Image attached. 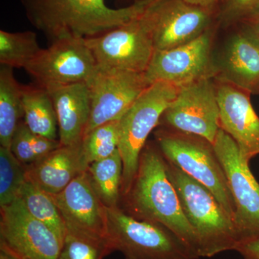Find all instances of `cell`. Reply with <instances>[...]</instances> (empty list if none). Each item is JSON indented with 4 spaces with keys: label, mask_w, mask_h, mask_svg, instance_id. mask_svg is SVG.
Wrapping results in <instances>:
<instances>
[{
    "label": "cell",
    "mask_w": 259,
    "mask_h": 259,
    "mask_svg": "<svg viewBox=\"0 0 259 259\" xmlns=\"http://www.w3.org/2000/svg\"><path fill=\"white\" fill-rule=\"evenodd\" d=\"M0 209V249L18 259H59L63 241L32 217L21 199Z\"/></svg>",
    "instance_id": "obj_11"
},
{
    "label": "cell",
    "mask_w": 259,
    "mask_h": 259,
    "mask_svg": "<svg viewBox=\"0 0 259 259\" xmlns=\"http://www.w3.org/2000/svg\"><path fill=\"white\" fill-rule=\"evenodd\" d=\"M87 83L91 113L84 136L102 124L120 119L149 86L144 73L98 66Z\"/></svg>",
    "instance_id": "obj_12"
},
{
    "label": "cell",
    "mask_w": 259,
    "mask_h": 259,
    "mask_svg": "<svg viewBox=\"0 0 259 259\" xmlns=\"http://www.w3.org/2000/svg\"><path fill=\"white\" fill-rule=\"evenodd\" d=\"M214 77L259 95V46L241 28L213 56Z\"/></svg>",
    "instance_id": "obj_17"
},
{
    "label": "cell",
    "mask_w": 259,
    "mask_h": 259,
    "mask_svg": "<svg viewBox=\"0 0 259 259\" xmlns=\"http://www.w3.org/2000/svg\"><path fill=\"white\" fill-rule=\"evenodd\" d=\"M167 81L149 85L120 119L118 150L123 164L121 199L129 192L139 168L140 156L163 112L178 93Z\"/></svg>",
    "instance_id": "obj_6"
},
{
    "label": "cell",
    "mask_w": 259,
    "mask_h": 259,
    "mask_svg": "<svg viewBox=\"0 0 259 259\" xmlns=\"http://www.w3.org/2000/svg\"><path fill=\"white\" fill-rule=\"evenodd\" d=\"M29 22L51 42L65 37L101 35L144 13L155 0H141L123 8L105 0H20Z\"/></svg>",
    "instance_id": "obj_1"
},
{
    "label": "cell",
    "mask_w": 259,
    "mask_h": 259,
    "mask_svg": "<svg viewBox=\"0 0 259 259\" xmlns=\"http://www.w3.org/2000/svg\"><path fill=\"white\" fill-rule=\"evenodd\" d=\"M236 250L243 259H259V236L240 242Z\"/></svg>",
    "instance_id": "obj_30"
},
{
    "label": "cell",
    "mask_w": 259,
    "mask_h": 259,
    "mask_svg": "<svg viewBox=\"0 0 259 259\" xmlns=\"http://www.w3.org/2000/svg\"><path fill=\"white\" fill-rule=\"evenodd\" d=\"M166 168L184 214L197 238L200 258L236 250L241 241L239 235L233 219L214 194L166 160Z\"/></svg>",
    "instance_id": "obj_3"
},
{
    "label": "cell",
    "mask_w": 259,
    "mask_h": 259,
    "mask_svg": "<svg viewBox=\"0 0 259 259\" xmlns=\"http://www.w3.org/2000/svg\"><path fill=\"white\" fill-rule=\"evenodd\" d=\"M24 122L34 134L57 140L59 125L50 93L37 85H22Z\"/></svg>",
    "instance_id": "obj_20"
},
{
    "label": "cell",
    "mask_w": 259,
    "mask_h": 259,
    "mask_svg": "<svg viewBox=\"0 0 259 259\" xmlns=\"http://www.w3.org/2000/svg\"><path fill=\"white\" fill-rule=\"evenodd\" d=\"M185 1L189 4L194 5V6L212 10V7L215 5L218 0H185Z\"/></svg>",
    "instance_id": "obj_32"
},
{
    "label": "cell",
    "mask_w": 259,
    "mask_h": 259,
    "mask_svg": "<svg viewBox=\"0 0 259 259\" xmlns=\"http://www.w3.org/2000/svg\"><path fill=\"white\" fill-rule=\"evenodd\" d=\"M125 212L137 219L163 225L175 233L197 258L198 243L166 173V160L156 144L147 143L129 192L121 199Z\"/></svg>",
    "instance_id": "obj_2"
},
{
    "label": "cell",
    "mask_w": 259,
    "mask_h": 259,
    "mask_svg": "<svg viewBox=\"0 0 259 259\" xmlns=\"http://www.w3.org/2000/svg\"><path fill=\"white\" fill-rule=\"evenodd\" d=\"M95 58L81 37H65L40 50L25 68L35 84L47 90L88 83L97 69Z\"/></svg>",
    "instance_id": "obj_9"
},
{
    "label": "cell",
    "mask_w": 259,
    "mask_h": 259,
    "mask_svg": "<svg viewBox=\"0 0 259 259\" xmlns=\"http://www.w3.org/2000/svg\"><path fill=\"white\" fill-rule=\"evenodd\" d=\"M154 137L165 159L207 187L233 221L234 201L212 143L200 136L163 127L155 131Z\"/></svg>",
    "instance_id": "obj_4"
},
{
    "label": "cell",
    "mask_w": 259,
    "mask_h": 259,
    "mask_svg": "<svg viewBox=\"0 0 259 259\" xmlns=\"http://www.w3.org/2000/svg\"><path fill=\"white\" fill-rule=\"evenodd\" d=\"M27 168V178L47 193H60L83 172L81 144L56 148Z\"/></svg>",
    "instance_id": "obj_19"
},
{
    "label": "cell",
    "mask_w": 259,
    "mask_h": 259,
    "mask_svg": "<svg viewBox=\"0 0 259 259\" xmlns=\"http://www.w3.org/2000/svg\"><path fill=\"white\" fill-rule=\"evenodd\" d=\"M212 26L200 36L180 47L155 51L144 76L148 85L167 81L182 88L204 77L213 76Z\"/></svg>",
    "instance_id": "obj_13"
},
{
    "label": "cell",
    "mask_w": 259,
    "mask_h": 259,
    "mask_svg": "<svg viewBox=\"0 0 259 259\" xmlns=\"http://www.w3.org/2000/svg\"><path fill=\"white\" fill-rule=\"evenodd\" d=\"M241 28L259 46V15L241 24Z\"/></svg>",
    "instance_id": "obj_31"
},
{
    "label": "cell",
    "mask_w": 259,
    "mask_h": 259,
    "mask_svg": "<svg viewBox=\"0 0 259 259\" xmlns=\"http://www.w3.org/2000/svg\"><path fill=\"white\" fill-rule=\"evenodd\" d=\"M158 127L195 135L214 144L221 129L214 78H202L180 88Z\"/></svg>",
    "instance_id": "obj_8"
},
{
    "label": "cell",
    "mask_w": 259,
    "mask_h": 259,
    "mask_svg": "<svg viewBox=\"0 0 259 259\" xmlns=\"http://www.w3.org/2000/svg\"><path fill=\"white\" fill-rule=\"evenodd\" d=\"M147 9L125 25L85 38L98 67L145 73L155 52Z\"/></svg>",
    "instance_id": "obj_7"
},
{
    "label": "cell",
    "mask_w": 259,
    "mask_h": 259,
    "mask_svg": "<svg viewBox=\"0 0 259 259\" xmlns=\"http://www.w3.org/2000/svg\"><path fill=\"white\" fill-rule=\"evenodd\" d=\"M60 146L59 140H51L34 134L21 121L13 135L10 148L17 159L28 168Z\"/></svg>",
    "instance_id": "obj_25"
},
{
    "label": "cell",
    "mask_w": 259,
    "mask_h": 259,
    "mask_svg": "<svg viewBox=\"0 0 259 259\" xmlns=\"http://www.w3.org/2000/svg\"><path fill=\"white\" fill-rule=\"evenodd\" d=\"M120 1H130L131 2V4H133V3H137L141 0H120Z\"/></svg>",
    "instance_id": "obj_34"
},
{
    "label": "cell",
    "mask_w": 259,
    "mask_h": 259,
    "mask_svg": "<svg viewBox=\"0 0 259 259\" xmlns=\"http://www.w3.org/2000/svg\"><path fill=\"white\" fill-rule=\"evenodd\" d=\"M122 171L123 164L118 149L112 156L94 162L87 168L94 190L107 208L120 206Z\"/></svg>",
    "instance_id": "obj_22"
},
{
    "label": "cell",
    "mask_w": 259,
    "mask_h": 259,
    "mask_svg": "<svg viewBox=\"0 0 259 259\" xmlns=\"http://www.w3.org/2000/svg\"><path fill=\"white\" fill-rule=\"evenodd\" d=\"M106 211L107 241L125 259H198L163 225L137 219L120 206Z\"/></svg>",
    "instance_id": "obj_5"
},
{
    "label": "cell",
    "mask_w": 259,
    "mask_h": 259,
    "mask_svg": "<svg viewBox=\"0 0 259 259\" xmlns=\"http://www.w3.org/2000/svg\"><path fill=\"white\" fill-rule=\"evenodd\" d=\"M52 197L66 230L107 240L106 207L94 190L86 171Z\"/></svg>",
    "instance_id": "obj_16"
},
{
    "label": "cell",
    "mask_w": 259,
    "mask_h": 259,
    "mask_svg": "<svg viewBox=\"0 0 259 259\" xmlns=\"http://www.w3.org/2000/svg\"><path fill=\"white\" fill-rule=\"evenodd\" d=\"M259 15V0H225L219 18L228 27L248 21Z\"/></svg>",
    "instance_id": "obj_29"
},
{
    "label": "cell",
    "mask_w": 259,
    "mask_h": 259,
    "mask_svg": "<svg viewBox=\"0 0 259 259\" xmlns=\"http://www.w3.org/2000/svg\"><path fill=\"white\" fill-rule=\"evenodd\" d=\"M47 91L55 107L61 146L81 144L91 113L88 83H74Z\"/></svg>",
    "instance_id": "obj_18"
},
{
    "label": "cell",
    "mask_w": 259,
    "mask_h": 259,
    "mask_svg": "<svg viewBox=\"0 0 259 259\" xmlns=\"http://www.w3.org/2000/svg\"><path fill=\"white\" fill-rule=\"evenodd\" d=\"M214 81L220 127L236 143L242 157L250 162L259 155V117L250 101L251 94L223 80L214 78Z\"/></svg>",
    "instance_id": "obj_15"
},
{
    "label": "cell",
    "mask_w": 259,
    "mask_h": 259,
    "mask_svg": "<svg viewBox=\"0 0 259 259\" xmlns=\"http://www.w3.org/2000/svg\"><path fill=\"white\" fill-rule=\"evenodd\" d=\"M26 179V167L17 159L10 148L0 146V207L18 198Z\"/></svg>",
    "instance_id": "obj_27"
},
{
    "label": "cell",
    "mask_w": 259,
    "mask_h": 259,
    "mask_svg": "<svg viewBox=\"0 0 259 259\" xmlns=\"http://www.w3.org/2000/svg\"><path fill=\"white\" fill-rule=\"evenodd\" d=\"M112 252L107 239L66 230L59 259H103Z\"/></svg>",
    "instance_id": "obj_28"
},
{
    "label": "cell",
    "mask_w": 259,
    "mask_h": 259,
    "mask_svg": "<svg viewBox=\"0 0 259 259\" xmlns=\"http://www.w3.org/2000/svg\"><path fill=\"white\" fill-rule=\"evenodd\" d=\"M0 259H18L4 250L0 249Z\"/></svg>",
    "instance_id": "obj_33"
},
{
    "label": "cell",
    "mask_w": 259,
    "mask_h": 259,
    "mask_svg": "<svg viewBox=\"0 0 259 259\" xmlns=\"http://www.w3.org/2000/svg\"><path fill=\"white\" fill-rule=\"evenodd\" d=\"M120 119L95 127L83 137L81 143L85 169L94 162L112 156L118 149Z\"/></svg>",
    "instance_id": "obj_26"
},
{
    "label": "cell",
    "mask_w": 259,
    "mask_h": 259,
    "mask_svg": "<svg viewBox=\"0 0 259 259\" xmlns=\"http://www.w3.org/2000/svg\"><path fill=\"white\" fill-rule=\"evenodd\" d=\"M18 197L32 217L51 228L64 242L66 224L51 194L42 190L27 178Z\"/></svg>",
    "instance_id": "obj_23"
},
{
    "label": "cell",
    "mask_w": 259,
    "mask_h": 259,
    "mask_svg": "<svg viewBox=\"0 0 259 259\" xmlns=\"http://www.w3.org/2000/svg\"><path fill=\"white\" fill-rule=\"evenodd\" d=\"M214 150L224 168L235 204L233 223L240 242L259 236V183L242 157L239 148L222 129L218 131Z\"/></svg>",
    "instance_id": "obj_10"
},
{
    "label": "cell",
    "mask_w": 259,
    "mask_h": 259,
    "mask_svg": "<svg viewBox=\"0 0 259 259\" xmlns=\"http://www.w3.org/2000/svg\"><path fill=\"white\" fill-rule=\"evenodd\" d=\"M24 117L22 85L17 81L14 69H0V145L10 148L17 127Z\"/></svg>",
    "instance_id": "obj_21"
},
{
    "label": "cell",
    "mask_w": 259,
    "mask_h": 259,
    "mask_svg": "<svg viewBox=\"0 0 259 259\" xmlns=\"http://www.w3.org/2000/svg\"><path fill=\"white\" fill-rule=\"evenodd\" d=\"M146 13L155 51L180 47L212 27V10L185 0H155Z\"/></svg>",
    "instance_id": "obj_14"
},
{
    "label": "cell",
    "mask_w": 259,
    "mask_h": 259,
    "mask_svg": "<svg viewBox=\"0 0 259 259\" xmlns=\"http://www.w3.org/2000/svg\"><path fill=\"white\" fill-rule=\"evenodd\" d=\"M35 32L0 30V64L24 69L41 50Z\"/></svg>",
    "instance_id": "obj_24"
}]
</instances>
